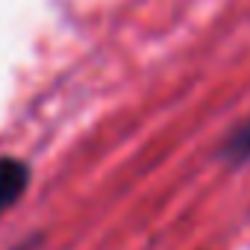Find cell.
<instances>
[{
	"instance_id": "7a4b0ae2",
	"label": "cell",
	"mask_w": 250,
	"mask_h": 250,
	"mask_svg": "<svg viewBox=\"0 0 250 250\" xmlns=\"http://www.w3.org/2000/svg\"><path fill=\"white\" fill-rule=\"evenodd\" d=\"M221 159L232 168H244L250 165V118L244 124H238V127L224 139L221 145Z\"/></svg>"
},
{
	"instance_id": "6da1fadb",
	"label": "cell",
	"mask_w": 250,
	"mask_h": 250,
	"mask_svg": "<svg viewBox=\"0 0 250 250\" xmlns=\"http://www.w3.org/2000/svg\"><path fill=\"white\" fill-rule=\"evenodd\" d=\"M30 186V165L15 156H0V215L15 206Z\"/></svg>"
}]
</instances>
